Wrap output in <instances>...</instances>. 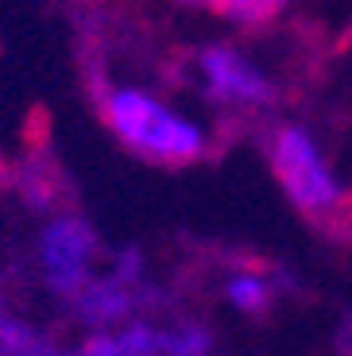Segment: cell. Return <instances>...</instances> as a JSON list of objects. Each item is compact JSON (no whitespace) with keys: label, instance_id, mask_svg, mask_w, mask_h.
<instances>
[{"label":"cell","instance_id":"6da1fadb","mask_svg":"<svg viewBox=\"0 0 352 356\" xmlns=\"http://www.w3.org/2000/svg\"><path fill=\"white\" fill-rule=\"evenodd\" d=\"M101 116L132 155L159 167H186L209 152L205 132L143 89L120 86L101 97Z\"/></svg>","mask_w":352,"mask_h":356},{"label":"cell","instance_id":"7a4b0ae2","mask_svg":"<svg viewBox=\"0 0 352 356\" xmlns=\"http://www.w3.org/2000/svg\"><path fill=\"white\" fill-rule=\"evenodd\" d=\"M267 155H271V170L279 178V186L287 190L294 205H298L306 217H326L341 213L344 209V194L333 178V167L326 163L321 147L314 143V136L298 124H279L271 132L267 143Z\"/></svg>","mask_w":352,"mask_h":356},{"label":"cell","instance_id":"3957f363","mask_svg":"<svg viewBox=\"0 0 352 356\" xmlns=\"http://www.w3.org/2000/svg\"><path fill=\"white\" fill-rule=\"evenodd\" d=\"M198 78H202L209 101L229 108H267L275 105V81L267 78L252 58L232 47H205L198 54Z\"/></svg>","mask_w":352,"mask_h":356},{"label":"cell","instance_id":"277c9868","mask_svg":"<svg viewBox=\"0 0 352 356\" xmlns=\"http://www.w3.org/2000/svg\"><path fill=\"white\" fill-rule=\"evenodd\" d=\"M93 252H97V236L81 217H54L39 241V264H43L47 286L62 298H74L89 283Z\"/></svg>","mask_w":352,"mask_h":356},{"label":"cell","instance_id":"5b68a950","mask_svg":"<svg viewBox=\"0 0 352 356\" xmlns=\"http://www.w3.org/2000/svg\"><path fill=\"white\" fill-rule=\"evenodd\" d=\"M74 298H78V314L86 321H93V325H113V321H120L128 314V302H132L124 275L101 279V283H86Z\"/></svg>","mask_w":352,"mask_h":356},{"label":"cell","instance_id":"8992f818","mask_svg":"<svg viewBox=\"0 0 352 356\" xmlns=\"http://www.w3.org/2000/svg\"><path fill=\"white\" fill-rule=\"evenodd\" d=\"M178 4L213 12V16L229 19V24H240V27H264L271 19H279V12L291 0H178Z\"/></svg>","mask_w":352,"mask_h":356},{"label":"cell","instance_id":"52a82bcc","mask_svg":"<svg viewBox=\"0 0 352 356\" xmlns=\"http://www.w3.org/2000/svg\"><path fill=\"white\" fill-rule=\"evenodd\" d=\"M225 294H229V302L237 306V310H248V314H255V310H264L267 302H271V286H267V279H259V275H232L229 283H225Z\"/></svg>","mask_w":352,"mask_h":356},{"label":"cell","instance_id":"ba28073f","mask_svg":"<svg viewBox=\"0 0 352 356\" xmlns=\"http://www.w3.org/2000/svg\"><path fill=\"white\" fill-rule=\"evenodd\" d=\"M344 225H349V232H352V205L344 209Z\"/></svg>","mask_w":352,"mask_h":356},{"label":"cell","instance_id":"9c48e42d","mask_svg":"<svg viewBox=\"0 0 352 356\" xmlns=\"http://www.w3.org/2000/svg\"><path fill=\"white\" fill-rule=\"evenodd\" d=\"M81 356H97V353H81Z\"/></svg>","mask_w":352,"mask_h":356}]
</instances>
